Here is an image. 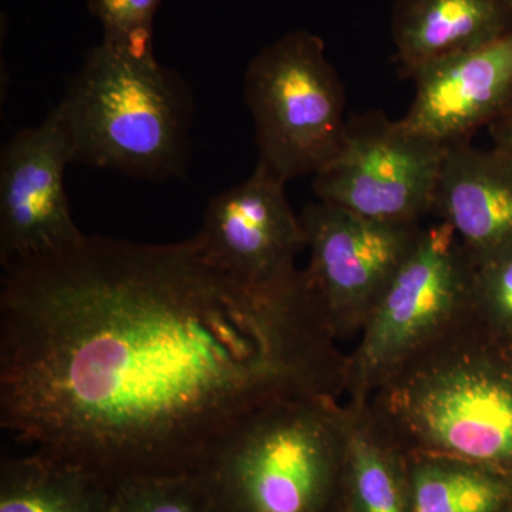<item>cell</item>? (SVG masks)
Listing matches in <instances>:
<instances>
[{
    "instance_id": "7",
    "label": "cell",
    "mask_w": 512,
    "mask_h": 512,
    "mask_svg": "<svg viewBox=\"0 0 512 512\" xmlns=\"http://www.w3.org/2000/svg\"><path fill=\"white\" fill-rule=\"evenodd\" d=\"M446 150L382 111L355 114L335 156L313 174V191L370 220L421 224L433 214Z\"/></svg>"
},
{
    "instance_id": "15",
    "label": "cell",
    "mask_w": 512,
    "mask_h": 512,
    "mask_svg": "<svg viewBox=\"0 0 512 512\" xmlns=\"http://www.w3.org/2000/svg\"><path fill=\"white\" fill-rule=\"evenodd\" d=\"M110 495L106 481L40 451L0 461V512H107Z\"/></svg>"
},
{
    "instance_id": "19",
    "label": "cell",
    "mask_w": 512,
    "mask_h": 512,
    "mask_svg": "<svg viewBox=\"0 0 512 512\" xmlns=\"http://www.w3.org/2000/svg\"><path fill=\"white\" fill-rule=\"evenodd\" d=\"M474 308L485 328L512 340V254L477 266Z\"/></svg>"
},
{
    "instance_id": "1",
    "label": "cell",
    "mask_w": 512,
    "mask_h": 512,
    "mask_svg": "<svg viewBox=\"0 0 512 512\" xmlns=\"http://www.w3.org/2000/svg\"><path fill=\"white\" fill-rule=\"evenodd\" d=\"M0 426L110 487L194 471L262 407L346 396L348 353L299 269L249 285L192 237H103L3 266Z\"/></svg>"
},
{
    "instance_id": "8",
    "label": "cell",
    "mask_w": 512,
    "mask_h": 512,
    "mask_svg": "<svg viewBox=\"0 0 512 512\" xmlns=\"http://www.w3.org/2000/svg\"><path fill=\"white\" fill-rule=\"evenodd\" d=\"M299 217L309 249L308 284L336 338H356L424 227L370 220L322 201Z\"/></svg>"
},
{
    "instance_id": "20",
    "label": "cell",
    "mask_w": 512,
    "mask_h": 512,
    "mask_svg": "<svg viewBox=\"0 0 512 512\" xmlns=\"http://www.w3.org/2000/svg\"><path fill=\"white\" fill-rule=\"evenodd\" d=\"M490 133L494 146L501 148L512 157V110L490 127Z\"/></svg>"
},
{
    "instance_id": "12",
    "label": "cell",
    "mask_w": 512,
    "mask_h": 512,
    "mask_svg": "<svg viewBox=\"0 0 512 512\" xmlns=\"http://www.w3.org/2000/svg\"><path fill=\"white\" fill-rule=\"evenodd\" d=\"M476 265L512 254V157L471 141L447 147L434 211Z\"/></svg>"
},
{
    "instance_id": "17",
    "label": "cell",
    "mask_w": 512,
    "mask_h": 512,
    "mask_svg": "<svg viewBox=\"0 0 512 512\" xmlns=\"http://www.w3.org/2000/svg\"><path fill=\"white\" fill-rule=\"evenodd\" d=\"M107 512H215L197 471L127 478L111 487Z\"/></svg>"
},
{
    "instance_id": "11",
    "label": "cell",
    "mask_w": 512,
    "mask_h": 512,
    "mask_svg": "<svg viewBox=\"0 0 512 512\" xmlns=\"http://www.w3.org/2000/svg\"><path fill=\"white\" fill-rule=\"evenodd\" d=\"M410 79L414 97L403 123L444 147L471 141L512 110V32L424 64Z\"/></svg>"
},
{
    "instance_id": "4",
    "label": "cell",
    "mask_w": 512,
    "mask_h": 512,
    "mask_svg": "<svg viewBox=\"0 0 512 512\" xmlns=\"http://www.w3.org/2000/svg\"><path fill=\"white\" fill-rule=\"evenodd\" d=\"M343 463V404L302 397L242 417L194 471L215 512H342Z\"/></svg>"
},
{
    "instance_id": "6",
    "label": "cell",
    "mask_w": 512,
    "mask_h": 512,
    "mask_svg": "<svg viewBox=\"0 0 512 512\" xmlns=\"http://www.w3.org/2000/svg\"><path fill=\"white\" fill-rule=\"evenodd\" d=\"M244 96L255 127L258 164L288 183L316 174L345 136V87L325 43L295 30L249 62Z\"/></svg>"
},
{
    "instance_id": "16",
    "label": "cell",
    "mask_w": 512,
    "mask_h": 512,
    "mask_svg": "<svg viewBox=\"0 0 512 512\" xmlns=\"http://www.w3.org/2000/svg\"><path fill=\"white\" fill-rule=\"evenodd\" d=\"M406 477L410 512L512 511V478L471 461L406 453Z\"/></svg>"
},
{
    "instance_id": "9",
    "label": "cell",
    "mask_w": 512,
    "mask_h": 512,
    "mask_svg": "<svg viewBox=\"0 0 512 512\" xmlns=\"http://www.w3.org/2000/svg\"><path fill=\"white\" fill-rule=\"evenodd\" d=\"M72 143L57 107L42 124L9 138L0 156L2 265L52 254L82 241L64 187Z\"/></svg>"
},
{
    "instance_id": "13",
    "label": "cell",
    "mask_w": 512,
    "mask_h": 512,
    "mask_svg": "<svg viewBox=\"0 0 512 512\" xmlns=\"http://www.w3.org/2000/svg\"><path fill=\"white\" fill-rule=\"evenodd\" d=\"M511 32L512 0H393L394 59L407 77Z\"/></svg>"
},
{
    "instance_id": "2",
    "label": "cell",
    "mask_w": 512,
    "mask_h": 512,
    "mask_svg": "<svg viewBox=\"0 0 512 512\" xmlns=\"http://www.w3.org/2000/svg\"><path fill=\"white\" fill-rule=\"evenodd\" d=\"M367 403L406 453L461 458L512 478V340L477 318L404 363Z\"/></svg>"
},
{
    "instance_id": "5",
    "label": "cell",
    "mask_w": 512,
    "mask_h": 512,
    "mask_svg": "<svg viewBox=\"0 0 512 512\" xmlns=\"http://www.w3.org/2000/svg\"><path fill=\"white\" fill-rule=\"evenodd\" d=\"M476 271L447 224L423 228L348 353L349 400L367 402L404 363L477 318Z\"/></svg>"
},
{
    "instance_id": "3",
    "label": "cell",
    "mask_w": 512,
    "mask_h": 512,
    "mask_svg": "<svg viewBox=\"0 0 512 512\" xmlns=\"http://www.w3.org/2000/svg\"><path fill=\"white\" fill-rule=\"evenodd\" d=\"M56 107L73 163L143 180L184 177L194 104L183 77L156 57L101 42L70 77Z\"/></svg>"
},
{
    "instance_id": "21",
    "label": "cell",
    "mask_w": 512,
    "mask_h": 512,
    "mask_svg": "<svg viewBox=\"0 0 512 512\" xmlns=\"http://www.w3.org/2000/svg\"><path fill=\"white\" fill-rule=\"evenodd\" d=\"M512 512V511H511Z\"/></svg>"
},
{
    "instance_id": "14",
    "label": "cell",
    "mask_w": 512,
    "mask_h": 512,
    "mask_svg": "<svg viewBox=\"0 0 512 512\" xmlns=\"http://www.w3.org/2000/svg\"><path fill=\"white\" fill-rule=\"evenodd\" d=\"M342 512H410L406 453L367 402L343 404Z\"/></svg>"
},
{
    "instance_id": "10",
    "label": "cell",
    "mask_w": 512,
    "mask_h": 512,
    "mask_svg": "<svg viewBox=\"0 0 512 512\" xmlns=\"http://www.w3.org/2000/svg\"><path fill=\"white\" fill-rule=\"evenodd\" d=\"M285 184L256 163L251 177L212 198L195 235L215 264L245 284H275L299 271L306 235Z\"/></svg>"
},
{
    "instance_id": "18",
    "label": "cell",
    "mask_w": 512,
    "mask_h": 512,
    "mask_svg": "<svg viewBox=\"0 0 512 512\" xmlns=\"http://www.w3.org/2000/svg\"><path fill=\"white\" fill-rule=\"evenodd\" d=\"M160 0H87L103 26V43L136 56H154L153 25Z\"/></svg>"
}]
</instances>
